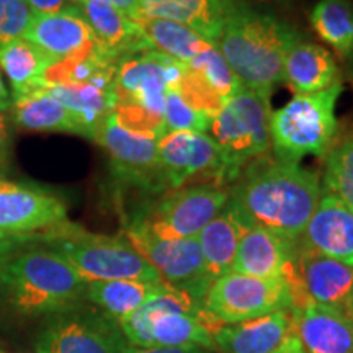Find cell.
Wrapping results in <instances>:
<instances>
[{
  "label": "cell",
  "mask_w": 353,
  "mask_h": 353,
  "mask_svg": "<svg viewBox=\"0 0 353 353\" xmlns=\"http://www.w3.org/2000/svg\"><path fill=\"white\" fill-rule=\"evenodd\" d=\"M319 200L314 170L267 156L247 164L229 192V203L250 223L290 242L301 239Z\"/></svg>",
  "instance_id": "cell-1"
},
{
  "label": "cell",
  "mask_w": 353,
  "mask_h": 353,
  "mask_svg": "<svg viewBox=\"0 0 353 353\" xmlns=\"http://www.w3.org/2000/svg\"><path fill=\"white\" fill-rule=\"evenodd\" d=\"M298 39L299 34L288 23L237 0L218 48L242 87L270 97L273 87L283 81L286 52Z\"/></svg>",
  "instance_id": "cell-2"
},
{
  "label": "cell",
  "mask_w": 353,
  "mask_h": 353,
  "mask_svg": "<svg viewBox=\"0 0 353 353\" xmlns=\"http://www.w3.org/2000/svg\"><path fill=\"white\" fill-rule=\"evenodd\" d=\"M87 281L64 257L48 247L7 255L0 286L17 312L50 317L85 301Z\"/></svg>",
  "instance_id": "cell-3"
},
{
  "label": "cell",
  "mask_w": 353,
  "mask_h": 353,
  "mask_svg": "<svg viewBox=\"0 0 353 353\" xmlns=\"http://www.w3.org/2000/svg\"><path fill=\"white\" fill-rule=\"evenodd\" d=\"M118 324L132 347H203L208 350H214L213 330L219 325L205 314L200 301L170 286Z\"/></svg>",
  "instance_id": "cell-4"
},
{
  "label": "cell",
  "mask_w": 353,
  "mask_h": 353,
  "mask_svg": "<svg viewBox=\"0 0 353 353\" xmlns=\"http://www.w3.org/2000/svg\"><path fill=\"white\" fill-rule=\"evenodd\" d=\"M43 241L48 249L68 260L87 283L112 280L162 283L152 265L126 237L92 234L64 223L43 236Z\"/></svg>",
  "instance_id": "cell-5"
},
{
  "label": "cell",
  "mask_w": 353,
  "mask_h": 353,
  "mask_svg": "<svg viewBox=\"0 0 353 353\" xmlns=\"http://www.w3.org/2000/svg\"><path fill=\"white\" fill-rule=\"evenodd\" d=\"M342 94L339 81L317 94L294 95L270 114V144L276 159L298 162L307 156H324L339 131L335 105Z\"/></svg>",
  "instance_id": "cell-6"
},
{
  "label": "cell",
  "mask_w": 353,
  "mask_h": 353,
  "mask_svg": "<svg viewBox=\"0 0 353 353\" xmlns=\"http://www.w3.org/2000/svg\"><path fill=\"white\" fill-rule=\"evenodd\" d=\"M270 114L268 95L242 88L211 118L208 132L226 156L228 183L270 149Z\"/></svg>",
  "instance_id": "cell-7"
},
{
  "label": "cell",
  "mask_w": 353,
  "mask_h": 353,
  "mask_svg": "<svg viewBox=\"0 0 353 353\" xmlns=\"http://www.w3.org/2000/svg\"><path fill=\"white\" fill-rule=\"evenodd\" d=\"M205 314L219 325L239 324L272 312L291 311V290L281 278L229 272L216 278L201 301Z\"/></svg>",
  "instance_id": "cell-8"
},
{
  "label": "cell",
  "mask_w": 353,
  "mask_h": 353,
  "mask_svg": "<svg viewBox=\"0 0 353 353\" xmlns=\"http://www.w3.org/2000/svg\"><path fill=\"white\" fill-rule=\"evenodd\" d=\"M128 347L118 321L83 303L46 317L37 339V353H125Z\"/></svg>",
  "instance_id": "cell-9"
},
{
  "label": "cell",
  "mask_w": 353,
  "mask_h": 353,
  "mask_svg": "<svg viewBox=\"0 0 353 353\" xmlns=\"http://www.w3.org/2000/svg\"><path fill=\"white\" fill-rule=\"evenodd\" d=\"M229 192L213 183L179 188L162 198L130 226L159 239H196L203 228L226 206Z\"/></svg>",
  "instance_id": "cell-10"
},
{
  "label": "cell",
  "mask_w": 353,
  "mask_h": 353,
  "mask_svg": "<svg viewBox=\"0 0 353 353\" xmlns=\"http://www.w3.org/2000/svg\"><path fill=\"white\" fill-rule=\"evenodd\" d=\"M125 237L152 265L162 283L203 301L214 280L206 270L196 239H159L131 226Z\"/></svg>",
  "instance_id": "cell-11"
},
{
  "label": "cell",
  "mask_w": 353,
  "mask_h": 353,
  "mask_svg": "<svg viewBox=\"0 0 353 353\" xmlns=\"http://www.w3.org/2000/svg\"><path fill=\"white\" fill-rule=\"evenodd\" d=\"M161 179L172 192L183 188L196 176L228 185L226 156L208 132L170 131L157 141Z\"/></svg>",
  "instance_id": "cell-12"
},
{
  "label": "cell",
  "mask_w": 353,
  "mask_h": 353,
  "mask_svg": "<svg viewBox=\"0 0 353 353\" xmlns=\"http://www.w3.org/2000/svg\"><path fill=\"white\" fill-rule=\"evenodd\" d=\"M182 72L183 64L157 51L123 57L114 74V105H134L164 120L165 94L176 85Z\"/></svg>",
  "instance_id": "cell-13"
},
{
  "label": "cell",
  "mask_w": 353,
  "mask_h": 353,
  "mask_svg": "<svg viewBox=\"0 0 353 353\" xmlns=\"http://www.w3.org/2000/svg\"><path fill=\"white\" fill-rule=\"evenodd\" d=\"M68 219L59 196L30 185L0 179V241L13 245L34 232L52 231Z\"/></svg>",
  "instance_id": "cell-14"
},
{
  "label": "cell",
  "mask_w": 353,
  "mask_h": 353,
  "mask_svg": "<svg viewBox=\"0 0 353 353\" xmlns=\"http://www.w3.org/2000/svg\"><path fill=\"white\" fill-rule=\"evenodd\" d=\"M286 283L291 290L293 309L309 303L343 307L353 293V267L325 257L299 242L293 273Z\"/></svg>",
  "instance_id": "cell-15"
},
{
  "label": "cell",
  "mask_w": 353,
  "mask_h": 353,
  "mask_svg": "<svg viewBox=\"0 0 353 353\" xmlns=\"http://www.w3.org/2000/svg\"><path fill=\"white\" fill-rule=\"evenodd\" d=\"M25 38L39 48L52 63L105 51L97 43L90 26L76 6L57 13H33V20Z\"/></svg>",
  "instance_id": "cell-16"
},
{
  "label": "cell",
  "mask_w": 353,
  "mask_h": 353,
  "mask_svg": "<svg viewBox=\"0 0 353 353\" xmlns=\"http://www.w3.org/2000/svg\"><path fill=\"white\" fill-rule=\"evenodd\" d=\"M296 244L245 218L231 272L257 278H281L286 281L294 268Z\"/></svg>",
  "instance_id": "cell-17"
},
{
  "label": "cell",
  "mask_w": 353,
  "mask_h": 353,
  "mask_svg": "<svg viewBox=\"0 0 353 353\" xmlns=\"http://www.w3.org/2000/svg\"><path fill=\"white\" fill-rule=\"evenodd\" d=\"M291 314L304 353H353V319L343 307L309 303Z\"/></svg>",
  "instance_id": "cell-18"
},
{
  "label": "cell",
  "mask_w": 353,
  "mask_h": 353,
  "mask_svg": "<svg viewBox=\"0 0 353 353\" xmlns=\"http://www.w3.org/2000/svg\"><path fill=\"white\" fill-rule=\"evenodd\" d=\"M236 2L237 0H139L136 21H176L218 46L224 23Z\"/></svg>",
  "instance_id": "cell-19"
},
{
  "label": "cell",
  "mask_w": 353,
  "mask_h": 353,
  "mask_svg": "<svg viewBox=\"0 0 353 353\" xmlns=\"http://www.w3.org/2000/svg\"><path fill=\"white\" fill-rule=\"evenodd\" d=\"M299 241L325 257L353 267V213L339 198L324 193Z\"/></svg>",
  "instance_id": "cell-20"
},
{
  "label": "cell",
  "mask_w": 353,
  "mask_h": 353,
  "mask_svg": "<svg viewBox=\"0 0 353 353\" xmlns=\"http://www.w3.org/2000/svg\"><path fill=\"white\" fill-rule=\"evenodd\" d=\"M76 7L90 26L97 43L114 59L121 61L126 56L152 51L143 26L110 3L103 0H76Z\"/></svg>",
  "instance_id": "cell-21"
},
{
  "label": "cell",
  "mask_w": 353,
  "mask_h": 353,
  "mask_svg": "<svg viewBox=\"0 0 353 353\" xmlns=\"http://www.w3.org/2000/svg\"><path fill=\"white\" fill-rule=\"evenodd\" d=\"M94 141L103 145L110 154L114 170L128 179H145L159 172L157 139L151 136L138 134L114 121L110 113L97 130ZM162 180V179H161Z\"/></svg>",
  "instance_id": "cell-22"
},
{
  "label": "cell",
  "mask_w": 353,
  "mask_h": 353,
  "mask_svg": "<svg viewBox=\"0 0 353 353\" xmlns=\"http://www.w3.org/2000/svg\"><path fill=\"white\" fill-rule=\"evenodd\" d=\"M293 327L291 311H278L239 324L216 325L214 350L221 353H275Z\"/></svg>",
  "instance_id": "cell-23"
},
{
  "label": "cell",
  "mask_w": 353,
  "mask_h": 353,
  "mask_svg": "<svg viewBox=\"0 0 353 353\" xmlns=\"http://www.w3.org/2000/svg\"><path fill=\"white\" fill-rule=\"evenodd\" d=\"M283 81L296 95L317 94L339 82V68L325 48L298 39L286 52Z\"/></svg>",
  "instance_id": "cell-24"
},
{
  "label": "cell",
  "mask_w": 353,
  "mask_h": 353,
  "mask_svg": "<svg viewBox=\"0 0 353 353\" xmlns=\"http://www.w3.org/2000/svg\"><path fill=\"white\" fill-rule=\"evenodd\" d=\"M244 224V214L228 200L226 206L196 236L206 270L213 280L232 270Z\"/></svg>",
  "instance_id": "cell-25"
},
{
  "label": "cell",
  "mask_w": 353,
  "mask_h": 353,
  "mask_svg": "<svg viewBox=\"0 0 353 353\" xmlns=\"http://www.w3.org/2000/svg\"><path fill=\"white\" fill-rule=\"evenodd\" d=\"M39 88H43L52 99L63 103L85 128L87 138L90 139H94L97 130L105 121V118L113 112L114 103H117L113 87L100 85L95 82L46 85Z\"/></svg>",
  "instance_id": "cell-26"
},
{
  "label": "cell",
  "mask_w": 353,
  "mask_h": 353,
  "mask_svg": "<svg viewBox=\"0 0 353 353\" xmlns=\"http://www.w3.org/2000/svg\"><path fill=\"white\" fill-rule=\"evenodd\" d=\"M13 121L28 131H57L87 136L76 117L43 88L19 95L12 100Z\"/></svg>",
  "instance_id": "cell-27"
},
{
  "label": "cell",
  "mask_w": 353,
  "mask_h": 353,
  "mask_svg": "<svg viewBox=\"0 0 353 353\" xmlns=\"http://www.w3.org/2000/svg\"><path fill=\"white\" fill-rule=\"evenodd\" d=\"M167 285L144 280L92 281L87 285L85 301L113 319L121 321L162 291Z\"/></svg>",
  "instance_id": "cell-28"
},
{
  "label": "cell",
  "mask_w": 353,
  "mask_h": 353,
  "mask_svg": "<svg viewBox=\"0 0 353 353\" xmlns=\"http://www.w3.org/2000/svg\"><path fill=\"white\" fill-rule=\"evenodd\" d=\"M51 64L54 63L50 57L26 38L0 48V72L7 76L15 97L41 87L44 72Z\"/></svg>",
  "instance_id": "cell-29"
},
{
  "label": "cell",
  "mask_w": 353,
  "mask_h": 353,
  "mask_svg": "<svg viewBox=\"0 0 353 353\" xmlns=\"http://www.w3.org/2000/svg\"><path fill=\"white\" fill-rule=\"evenodd\" d=\"M139 25L152 51L162 52L180 64L188 65L196 56L213 46L208 39L176 21L145 20L139 21Z\"/></svg>",
  "instance_id": "cell-30"
},
{
  "label": "cell",
  "mask_w": 353,
  "mask_h": 353,
  "mask_svg": "<svg viewBox=\"0 0 353 353\" xmlns=\"http://www.w3.org/2000/svg\"><path fill=\"white\" fill-rule=\"evenodd\" d=\"M311 26L342 59L353 56V6L350 0H319L312 7Z\"/></svg>",
  "instance_id": "cell-31"
},
{
  "label": "cell",
  "mask_w": 353,
  "mask_h": 353,
  "mask_svg": "<svg viewBox=\"0 0 353 353\" xmlns=\"http://www.w3.org/2000/svg\"><path fill=\"white\" fill-rule=\"evenodd\" d=\"M324 192L353 213V136L330 151L324 167Z\"/></svg>",
  "instance_id": "cell-32"
},
{
  "label": "cell",
  "mask_w": 353,
  "mask_h": 353,
  "mask_svg": "<svg viewBox=\"0 0 353 353\" xmlns=\"http://www.w3.org/2000/svg\"><path fill=\"white\" fill-rule=\"evenodd\" d=\"M187 68L196 72L203 81L208 83L211 90L216 95H219L224 101L239 94L242 88H244L239 79L236 77V74L232 72V69L229 68V64L226 63L223 54H221L219 48L216 44L210 46L206 51H203L200 56H196Z\"/></svg>",
  "instance_id": "cell-33"
},
{
  "label": "cell",
  "mask_w": 353,
  "mask_h": 353,
  "mask_svg": "<svg viewBox=\"0 0 353 353\" xmlns=\"http://www.w3.org/2000/svg\"><path fill=\"white\" fill-rule=\"evenodd\" d=\"M211 123V117L198 112L193 107H190L182 99V95L169 88L165 94L164 105V125L165 131H200L208 132Z\"/></svg>",
  "instance_id": "cell-34"
},
{
  "label": "cell",
  "mask_w": 353,
  "mask_h": 353,
  "mask_svg": "<svg viewBox=\"0 0 353 353\" xmlns=\"http://www.w3.org/2000/svg\"><path fill=\"white\" fill-rule=\"evenodd\" d=\"M33 12L25 0H0V48L25 38Z\"/></svg>",
  "instance_id": "cell-35"
},
{
  "label": "cell",
  "mask_w": 353,
  "mask_h": 353,
  "mask_svg": "<svg viewBox=\"0 0 353 353\" xmlns=\"http://www.w3.org/2000/svg\"><path fill=\"white\" fill-rule=\"evenodd\" d=\"M32 8L34 15H44V13H57L65 8L76 6V0H25Z\"/></svg>",
  "instance_id": "cell-36"
},
{
  "label": "cell",
  "mask_w": 353,
  "mask_h": 353,
  "mask_svg": "<svg viewBox=\"0 0 353 353\" xmlns=\"http://www.w3.org/2000/svg\"><path fill=\"white\" fill-rule=\"evenodd\" d=\"M125 353H213L203 347H167V348H141L130 345Z\"/></svg>",
  "instance_id": "cell-37"
},
{
  "label": "cell",
  "mask_w": 353,
  "mask_h": 353,
  "mask_svg": "<svg viewBox=\"0 0 353 353\" xmlns=\"http://www.w3.org/2000/svg\"><path fill=\"white\" fill-rule=\"evenodd\" d=\"M10 154V128H8L7 114L0 112V169L6 165Z\"/></svg>",
  "instance_id": "cell-38"
},
{
  "label": "cell",
  "mask_w": 353,
  "mask_h": 353,
  "mask_svg": "<svg viewBox=\"0 0 353 353\" xmlns=\"http://www.w3.org/2000/svg\"><path fill=\"white\" fill-rule=\"evenodd\" d=\"M103 2L110 3L118 10H121L123 13H126L128 17H131L132 20L136 21V17H138V6L139 0H103Z\"/></svg>",
  "instance_id": "cell-39"
},
{
  "label": "cell",
  "mask_w": 353,
  "mask_h": 353,
  "mask_svg": "<svg viewBox=\"0 0 353 353\" xmlns=\"http://www.w3.org/2000/svg\"><path fill=\"white\" fill-rule=\"evenodd\" d=\"M275 353H304V352H303L301 343H299V341L296 339V335L291 332L288 335V339L281 343V347L278 348Z\"/></svg>",
  "instance_id": "cell-40"
},
{
  "label": "cell",
  "mask_w": 353,
  "mask_h": 353,
  "mask_svg": "<svg viewBox=\"0 0 353 353\" xmlns=\"http://www.w3.org/2000/svg\"><path fill=\"white\" fill-rule=\"evenodd\" d=\"M12 107V99L8 94V88L3 82V74L0 72V112H6Z\"/></svg>",
  "instance_id": "cell-41"
},
{
  "label": "cell",
  "mask_w": 353,
  "mask_h": 353,
  "mask_svg": "<svg viewBox=\"0 0 353 353\" xmlns=\"http://www.w3.org/2000/svg\"><path fill=\"white\" fill-rule=\"evenodd\" d=\"M343 309H345L347 314L353 319V293H352V296L347 299V303H345V306H343Z\"/></svg>",
  "instance_id": "cell-42"
},
{
  "label": "cell",
  "mask_w": 353,
  "mask_h": 353,
  "mask_svg": "<svg viewBox=\"0 0 353 353\" xmlns=\"http://www.w3.org/2000/svg\"><path fill=\"white\" fill-rule=\"evenodd\" d=\"M7 250L8 249H2V247H0V270H2V263H3V260H6V257H7Z\"/></svg>",
  "instance_id": "cell-43"
},
{
  "label": "cell",
  "mask_w": 353,
  "mask_h": 353,
  "mask_svg": "<svg viewBox=\"0 0 353 353\" xmlns=\"http://www.w3.org/2000/svg\"><path fill=\"white\" fill-rule=\"evenodd\" d=\"M0 247H2V249H10V244H6V242H2V241H0Z\"/></svg>",
  "instance_id": "cell-44"
},
{
  "label": "cell",
  "mask_w": 353,
  "mask_h": 353,
  "mask_svg": "<svg viewBox=\"0 0 353 353\" xmlns=\"http://www.w3.org/2000/svg\"><path fill=\"white\" fill-rule=\"evenodd\" d=\"M267 2H288V0H267Z\"/></svg>",
  "instance_id": "cell-45"
}]
</instances>
